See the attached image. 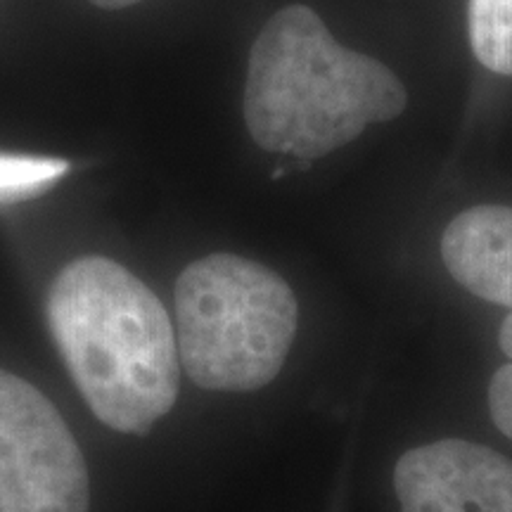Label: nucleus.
Returning <instances> with one entry per match:
<instances>
[{
	"mask_svg": "<svg viewBox=\"0 0 512 512\" xmlns=\"http://www.w3.org/2000/svg\"><path fill=\"white\" fill-rule=\"evenodd\" d=\"M55 344L91 411L112 430L147 434L174 408L178 349L157 294L105 256L64 266L48 297Z\"/></svg>",
	"mask_w": 512,
	"mask_h": 512,
	"instance_id": "nucleus-1",
	"label": "nucleus"
},
{
	"mask_svg": "<svg viewBox=\"0 0 512 512\" xmlns=\"http://www.w3.org/2000/svg\"><path fill=\"white\" fill-rule=\"evenodd\" d=\"M406 88L375 57L339 46L316 12L287 5L249 53L245 121L254 143L299 162L330 155L406 110Z\"/></svg>",
	"mask_w": 512,
	"mask_h": 512,
	"instance_id": "nucleus-2",
	"label": "nucleus"
},
{
	"mask_svg": "<svg viewBox=\"0 0 512 512\" xmlns=\"http://www.w3.org/2000/svg\"><path fill=\"white\" fill-rule=\"evenodd\" d=\"M297 323L292 287L245 256H202L176 280V349L202 389L254 392L271 384L285 366Z\"/></svg>",
	"mask_w": 512,
	"mask_h": 512,
	"instance_id": "nucleus-3",
	"label": "nucleus"
},
{
	"mask_svg": "<svg viewBox=\"0 0 512 512\" xmlns=\"http://www.w3.org/2000/svg\"><path fill=\"white\" fill-rule=\"evenodd\" d=\"M83 453L34 384L0 370V512H88Z\"/></svg>",
	"mask_w": 512,
	"mask_h": 512,
	"instance_id": "nucleus-4",
	"label": "nucleus"
},
{
	"mask_svg": "<svg viewBox=\"0 0 512 512\" xmlns=\"http://www.w3.org/2000/svg\"><path fill=\"white\" fill-rule=\"evenodd\" d=\"M401 512H512V460L444 439L411 448L394 470Z\"/></svg>",
	"mask_w": 512,
	"mask_h": 512,
	"instance_id": "nucleus-5",
	"label": "nucleus"
},
{
	"mask_svg": "<svg viewBox=\"0 0 512 512\" xmlns=\"http://www.w3.org/2000/svg\"><path fill=\"white\" fill-rule=\"evenodd\" d=\"M441 256L467 292L512 309V207L479 204L460 211L444 230Z\"/></svg>",
	"mask_w": 512,
	"mask_h": 512,
	"instance_id": "nucleus-6",
	"label": "nucleus"
},
{
	"mask_svg": "<svg viewBox=\"0 0 512 512\" xmlns=\"http://www.w3.org/2000/svg\"><path fill=\"white\" fill-rule=\"evenodd\" d=\"M467 31L477 60L491 72L512 76V0H470Z\"/></svg>",
	"mask_w": 512,
	"mask_h": 512,
	"instance_id": "nucleus-7",
	"label": "nucleus"
},
{
	"mask_svg": "<svg viewBox=\"0 0 512 512\" xmlns=\"http://www.w3.org/2000/svg\"><path fill=\"white\" fill-rule=\"evenodd\" d=\"M69 171V162L55 157L0 155V204H17L46 192Z\"/></svg>",
	"mask_w": 512,
	"mask_h": 512,
	"instance_id": "nucleus-8",
	"label": "nucleus"
},
{
	"mask_svg": "<svg viewBox=\"0 0 512 512\" xmlns=\"http://www.w3.org/2000/svg\"><path fill=\"white\" fill-rule=\"evenodd\" d=\"M489 411L496 427L512 439V361L498 368L489 384Z\"/></svg>",
	"mask_w": 512,
	"mask_h": 512,
	"instance_id": "nucleus-9",
	"label": "nucleus"
},
{
	"mask_svg": "<svg viewBox=\"0 0 512 512\" xmlns=\"http://www.w3.org/2000/svg\"><path fill=\"white\" fill-rule=\"evenodd\" d=\"M498 342H501V349L503 354L510 358L512 361V311L505 316L503 325H501V332H498Z\"/></svg>",
	"mask_w": 512,
	"mask_h": 512,
	"instance_id": "nucleus-10",
	"label": "nucleus"
},
{
	"mask_svg": "<svg viewBox=\"0 0 512 512\" xmlns=\"http://www.w3.org/2000/svg\"><path fill=\"white\" fill-rule=\"evenodd\" d=\"M91 3L105 10H121V8H128V5L140 3V0H91Z\"/></svg>",
	"mask_w": 512,
	"mask_h": 512,
	"instance_id": "nucleus-11",
	"label": "nucleus"
}]
</instances>
